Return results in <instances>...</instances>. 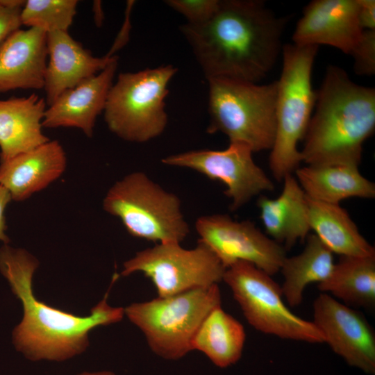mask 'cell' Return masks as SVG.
Listing matches in <instances>:
<instances>
[{"mask_svg": "<svg viewBox=\"0 0 375 375\" xmlns=\"http://www.w3.org/2000/svg\"><path fill=\"white\" fill-rule=\"evenodd\" d=\"M286 22L260 0H219L208 21L179 29L207 81L258 83L281 53Z\"/></svg>", "mask_w": 375, "mask_h": 375, "instance_id": "1", "label": "cell"}, {"mask_svg": "<svg viewBox=\"0 0 375 375\" xmlns=\"http://www.w3.org/2000/svg\"><path fill=\"white\" fill-rule=\"evenodd\" d=\"M38 260L26 250L3 244L0 248V273L23 306L21 322L12 331L16 349L31 360L62 361L83 352L88 334L99 326L120 322L122 307L107 302L108 292L92 310L80 317L40 301L33 292V276Z\"/></svg>", "mask_w": 375, "mask_h": 375, "instance_id": "2", "label": "cell"}, {"mask_svg": "<svg viewBox=\"0 0 375 375\" xmlns=\"http://www.w3.org/2000/svg\"><path fill=\"white\" fill-rule=\"evenodd\" d=\"M317 92L300 151L306 165L358 166L362 145L375 128V90L354 83L344 69L329 65Z\"/></svg>", "mask_w": 375, "mask_h": 375, "instance_id": "3", "label": "cell"}, {"mask_svg": "<svg viewBox=\"0 0 375 375\" xmlns=\"http://www.w3.org/2000/svg\"><path fill=\"white\" fill-rule=\"evenodd\" d=\"M319 47L285 44L283 66L277 83L276 134L269 156L274 178L282 181L298 169L301 161L298 142L307 131L317 92L312 85V71Z\"/></svg>", "mask_w": 375, "mask_h": 375, "instance_id": "4", "label": "cell"}, {"mask_svg": "<svg viewBox=\"0 0 375 375\" xmlns=\"http://www.w3.org/2000/svg\"><path fill=\"white\" fill-rule=\"evenodd\" d=\"M208 83V133H222L229 142L244 143L253 152L271 150L276 134V81L260 85L212 78Z\"/></svg>", "mask_w": 375, "mask_h": 375, "instance_id": "5", "label": "cell"}, {"mask_svg": "<svg viewBox=\"0 0 375 375\" xmlns=\"http://www.w3.org/2000/svg\"><path fill=\"white\" fill-rule=\"evenodd\" d=\"M222 306L218 284L133 303L124 310L157 356L177 360L192 351V340L206 317Z\"/></svg>", "mask_w": 375, "mask_h": 375, "instance_id": "6", "label": "cell"}, {"mask_svg": "<svg viewBox=\"0 0 375 375\" xmlns=\"http://www.w3.org/2000/svg\"><path fill=\"white\" fill-rule=\"evenodd\" d=\"M103 208L137 238L181 243L190 233L179 198L141 172L115 182L103 200Z\"/></svg>", "mask_w": 375, "mask_h": 375, "instance_id": "7", "label": "cell"}, {"mask_svg": "<svg viewBox=\"0 0 375 375\" xmlns=\"http://www.w3.org/2000/svg\"><path fill=\"white\" fill-rule=\"evenodd\" d=\"M172 65L118 75L103 110L109 130L124 140L143 143L160 135L167 124L165 99L177 72Z\"/></svg>", "mask_w": 375, "mask_h": 375, "instance_id": "8", "label": "cell"}, {"mask_svg": "<svg viewBox=\"0 0 375 375\" xmlns=\"http://www.w3.org/2000/svg\"><path fill=\"white\" fill-rule=\"evenodd\" d=\"M222 281L231 289L248 323L256 330L282 339L324 342L314 323L294 314L283 301L281 287L253 264L233 263L226 269Z\"/></svg>", "mask_w": 375, "mask_h": 375, "instance_id": "9", "label": "cell"}, {"mask_svg": "<svg viewBox=\"0 0 375 375\" xmlns=\"http://www.w3.org/2000/svg\"><path fill=\"white\" fill-rule=\"evenodd\" d=\"M226 268L202 242L193 249L181 243H158L136 253L123 264L121 275L141 272L156 288L158 297H169L207 288L223 280Z\"/></svg>", "mask_w": 375, "mask_h": 375, "instance_id": "10", "label": "cell"}, {"mask_svg": "<svg viewBox=\"0 0 375 375\" xmlns=\"http://www.w3.org/2000/svg\"><path fill=\"white\" fill-rule=\"evenodd\" d=\"M253 151L247 144L229 142L222 150L199 149L170 155L164 165L189 168L211 180L223 183L231 199V210H236L253 197L274 190V184L253 159Z\"/></svg>", "mask_w": 375, "mask_h": 375, "instance_id": "11", "label": "cell"}, {"mask_svg": "<svg viewBox=\"0 0 375 375\" xmlns=\"http://www.w3.org/2000/svg\"><path fill=\"white\" fill-rule=\"evenodd\" d=\"M199 240L226 269L238 261L253 264L272 276L280 271L285 249L251 222L235 221L227 215H203L195 223Z\"/></svg>", "mask_w": 375, "mask_h": 375, "instance_id": "12", "label": "cell"}, {"mask_svg": "<svg viewBox=\"0 0 375 375\" xmlns=\"http://www.w3.org/2000/svg\"><path fill=\"white\" fill-rule=\"evenodd\" d=\"M313 323L324 342L350 365L375 372V333L359 312L326 293L313 303Z\"/></svg>", "mask_w": 375, "mask_h": 375, "instance_id": "13", "label": "cell"}, {"mask_svg": "<svg viewBox=\"0 0 375 375\" xmlns=\"http://www.w3.org/2000/svg\"><path fill=\"white\" fill-rule=\"evenodd\" d=\"M357 0H313L303 8L292 35L293 44L335 47L350 54L364 30Z\"/></svg>", "mask_w": 375, "mask_h": 375, "instance_id": "14", "label": "cell"}, {"mask_svg": "<svg viewBox=\"0 0 375 375\" xmlns=\"http://www.w3.org/2000/svg\"><path fill=\"white\" fill-rule=\"evenodd\" d=\"M49 61L44 89L47 106L65 91L94 76L117 59L115 56H93L67 31L47 33Z\"/></svg>", "mask_w": 375, "mask_h": 375, "instance_id": "15", "label": "cell"}, {"mask_svg": "<svg viewBox=\"0 0 375 375\" xmlns=\"http://www.w3.org/2000/svg\"><path fill=\"white\" fill-rule=\"evenodd\" d=\"M117 67V59L97 74L62 92L47 108L42 126L77 128L88 137H92L97 117L103 112Z\"/></svg>", "mask_w": 375, "mask_h": 375, "instance_id": "16", "label": "cell"}, {"mask_svg": "<svg viewBox=\"0 0 375 375\" xmlns=\"http://www.w3.org/2000/svg\"><path fill=\"white\" fill-rule=\"evenodd\" d=\"M47 33L18 29L0 44V93L44 88L47 66Z\"/></svg>", "mask_w": 375, "mask_h": 375, "instance_id": "17", "label": "cell"}, {"mask_svg": "<svg viewBox=\"0 0 375 375\" xmlns=\"http://www.w3.org/2000/svg\"><path fill=\"white\" fill-rule=\"evenodd\" d=\"M67 157L57 140H49L0 164V185L12 200L22 201L46 188L65 172Z\"/></svg>", "mask_w": 375, "mask_h": 375, "instance_id": "18", "label": "cell"}, {"mask_svg": "<svg viewBox=\"0 0 375 375\" xmlns=\"http://www.w3.org/2000/svg\"><path fill=\"white\" fill-rule=\"evenodd\" d=\"M47 106L45 99L35 94L0 100L1 162L50 140L42 131Z\"/></svg>", "mask_w": 375, "mask_h": 375, "instance_id": "19", "label": "cell"}, {"mask_svg": "<svg viewBox=\"0 0 375 375\" xmlns=\"http://www.w3.org/2000/svg\"><path fill=\"white\" fill-rule=\"evenodd\" d=\"M283 188L275 199L261 195L257 201L266 233L290 248L306 239L310 227L307 197L292 174L283 180ZM282 245V244H281Z\"/></svg>", "mask_w": 375, "mask_h": 375, "instance_id": "20", "label": "cell"}, {"mask_svg": "<svg viewBox=\"0 0 375 375\" xmlns=\"http://www.w3.org/2000/svg\"><path fill=\"white\" fill-rule=\"evenodd\" d=\"M301 188L309 199L339 204L346 199L375 197V185L352 165H306L294 171Z\"/></svg>", "mask_w": 375, "mask_h": 375, "instance_id": "21", "label": "cell"}, {"mask_svg": "<svg viewBox=\"0 0 375 375\" xmlns=\"http://www.w3.org/2000/svg\"><path fill=\"white\" fill-rule=\"evenodd\" d=\"M310 230L333 253L340 256H374V247L360 234L347 211L340 204L307 197Z\"/></svg>", "mask_w": 375, "mask_h": 375, "instance_id": "22", "label": "cell"}, {"mask_svg": "<svg viewBox=\"0 0 375 375\" xmlns=\"http://www.w3.org/2000/svg\"><path fill=\"white\" fill-rule=\"evenodd\" d=\"M335 265L331 251L315 234H308L302 252L285 257L280 271L284 282L281 287L283 297L290 307L301 304L306 287L321 283L331 276Z\"/></svg>", "mask_w": 375, "mask_h": 375, "instance_id": "23", "label": "cell"}, {"mask_svg": "<svg viewBox=\"0 0 375 375\" xmlns=\"http://www.w3.org/2000/svg\"><path fill=\"white\" fill-rule=\"evenodd\" d=\"M245 340L242 324L219 306L201 324L192 340V351L204 353L219 367H226L240 358Z\"/></svg>", "mask_w": 375, "mask_h": 375, "instance_id": "24", "label": "cell"}, {"mask_svg": "<svg viewBox=\"0 0 375 375\" xmlns=\"http://www.w3.org/2000/svg\"><path fill=\"white\" fill-rule=\"evenodd\" d=\"M317 287L347 303L372 307L375 303V256H340L331 276Z\"/></svg>", "mask_w": 375, "mask_h": 375, "instance_id": "25", "label": "cell"}, {"mask_svg": "<svg viewBox=\"0 0 375 375\" xmlns=\"http://www.w3.org/2000/svg\"><path fill=\"white\" fill-rule=\"evenodd\" d=\"M76 0H27L21 10L22 25L47 33L67 31L76 13Z\"/></svg>", "mask_w": 375, "mask_h": 375, "instance_id": "26", "label": "cell"}, {"mask_svg": "<svg viewBox=\"0 0 375 375\" xmlns=\"http://www.w3.org/2000/svg\"><path fill=\"white\" fill-rule=\"evenodd\" d=\"M219 0H166L165 3L182 15L187 23L202 24L216 12Z\"/></svg>", "mask_w": 375, "mask_h": 375, "instance_id": "27", "label": "cell"}, {"mask_svg": "<svg viewBox=\"0 0 375 375\" xmlns=\"http://www.w3.org/2000/svg\"><path fill=\"white\" fill-rule=\"evenodd\" d=\"M353 58V71L359 76L375 74V30H364L349 54Z\"/></svg>", "mask_w": 375, "mask_h": 375, "instance_id": "28", "label": "cell"}, {"mask_svg": "<svg viewBox=\"0 0 375 375\" xmlns=\"http://www.w3.org/2000/svg\"><path fill=\"white\" fill-rule=\"evenodd\" d=\"M26 1L0 0V44L22 26L20 14Z\"/></svg>", "mask_w": 375, "mask_h": 375, "instance_id": "29", "label": "cell"}, {"mask_svg": "<svg viewBox=\"0 0 375 375\" xmlns=\"http://www.w3.org/2000/svg\"><path fill=\"white\" fill-rule=\"evenodd\" d=\"M358 18L362 30H375V1L357 0Z\"/></svg>", "mask_w": 375, "mask_h": 375, "instance_id": "30", "label": "cell"}, {"mask_svg": "<svg viewBox=\"0 0 375 375\" xmlns=\"http://www.w3.org/2000/svg\"><path fill=\"white\" fill-rule=\"evenodd\" d=\"M11 200L9 192L0 185V241L3 242L4 244H8L10 242V239L6 233L7 226L5 210Z\"/></svg>", "mask_w": 375, "mask_h": 375, "instance_id": "31", "label": "cell"}, {"mask_svg": "<svg viewBox=\"0 0 375 375\" xmlns=\"http://www.w3.org/2000/svg\"><path fill=\"white\" fill-rule=\"evenodd\" d=\"M78 375H115V374L111 372L105 371V372H83Z\"/></svg>", "mask_w": 375, "mask_h": 375, "instance_id": "32", "label": "cell"}]
</instances>
